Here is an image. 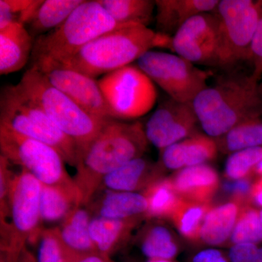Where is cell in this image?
Wrapping results in <instances>:
<instances>
[{"label": "cell", "instance_id": "1", "mask_svg": "<svg viewBox=\"0 0 262 262\" xmlns=\"http://www.w3.org/2000/svg\"><path fill=\"white\" fill-rule=\"evenodd\" d=\"M148 143L145 128L140 121L110 119L79 155L73 179L80 193L81 206L89 205L106 175L143 157Z\"/></svg>", "mask_w": 262, "mask_h": 262}, {"label": "cell", "instance_id": "2", "mask_svg": "<svg viewBox=\"0 0 262 262\" xmlns=\"http://www.w3.org/2000/svg\"><path fill=\"white\" fill-rule=\"evenodd\" d=\"M172 39L146 26L132 24L99 36L58 63L96 79L132 64L155 48L172 49Z\"/></svg>", "mask_w": 262, "mask_h": 262}, {"label": "cell", "instance_id": "3", "mask_svg": "<svg viewBox=\"0 0 262 262\" xmlns=\"http://www.w3.org/2000/svg\"><path fill=\"white\" fill-rule=\"evenodd\" d=\"M256 80L253 75L227 76L200 93L192 104L206 135L222 137L241 122L258 117Z\"/></svg>", "mask_w": 262, "mask_h": 262}, {"label": "cell", "instance_id": "4", "mask_svg": "<svg viewBox=\"0 0 262 262\" xmlns=\"http://www.w3.org/2000/svg\"><path fill=\"white\" fill-rule=\"evenodd\" d=\"M127 26L117 23L98 0H84L59 27L34 39L32 63L63 61L99 36Z\"/></svg>", "mask_w": 262, "mask_h": 262}, {"label": "cell", "instance_id": "5", "mask_svg": "<svg viewBox=\"0 0 262 262\" xmlns=\"http://www.w3.org/2000/svg\"><path fill=\"white\" fill-rule=\"evenodd\" d=\"M18 85L66 136L75 141L78 146V157L110 120L84 111L32 67L24 73Z\"/></svg>", "mask_w": 262, "mask_h": 262}, {"label": "cell", "instance_id": "6", "mask_svg": "<svg viewBox=\"0 0 262 262\" xmlns=\"http://www.w3.org/2000/svg\"><path fill=\"white\" fill-rule=\"evenodd\" d=\"M0 125L48 144L66 163L77 166L78 146L52 121L46 113L17 84H8L0 93Z\"/></svg>", "mask_w": 262, "mask_h": 262}, {"label": "cell", "instance_id": "7", "mask_svg": "<svg viewBox=\"0 0 262 262\" xmlns=\"http://www.w3.org/2000/svg\"><path fill=\"white\" fill-rule=\"evenodd\" d=\"M42 183L22 169L14 176L10 193V218L1 227V262H18L27 243L39 241L42 228Z\"/></svg>", "mask_w": 262, "mask_h": 262}, {"label": "cell", "instance_id": "8", "mask_svg": "<svg viewBox=\"0 0 262 262\" xmlns=\"http://www.w3.org/2000/svg\"><path fill=\"white\" fill-rule=\"evenodd\" d=\"M0 151L10 163L20 165L45 185L77 189L66 170L64 160L53 146L0 125Z\"/></svg>", "mask_w": 262, "mask_h": 262}, {"label": "cell", "instance_id": "9", "mask_svg": "<svg viewBox=\"0 0 262 262\" xmlns=\"http://www.w3.org/2000/svg\"><path fill=\"white\" fill-rule=\"evenodd\" d=\"M113 119L131 121L155 107L158 91L154 82L138 67L130 64L98 80Z\"/></svg>", "mask_w": 262, "mask_h": 262}, {"label": "cell", "instance_id": "10", "mask_svg": "<svg viewBox=\"0 0 262 262\" xmlns=\"http://www.w3.org/2000/svg\"><path fill=\"white\" fill-rule=\"evenodd\" d=\"M213 13L219 23L217 66L232 67L250 58L251 45L259 19L258 3L222 0Z\"/></svg>", "mask_w": 262, "mask_h": 262}, {"label": "cell", "instance_id": "11", "mask_svg": "<svg viewBox=\"0 0 262 262\" xmlns=\"http://www.w3.org/2000/svg\"><path fill=\"white\" fill-rule=\"evenodd\" d=\"M137 65L168 97L182 103H192L208 87L209 72L173 53L149 51Z\"/></svg>", "mask_w": 262, "mask_h": 262}, {"label": "cell", "instance_id": "12", "mask_svg": "<svg viewBox=\"0 0 262 262\" xmlns=\"http://www.w3.org/2000/svg\"><path fill=\"white\" fill-rule=\"evenodd\" d=\"M31 67L40 72L52 85L84 111L100 118L113 119L96 79L52 60H38L32 62Z\"/></svg>", "mask_w": 262, "mask_h": 262}, {"label": "cell", "instance_id": "13", "mask_svg": "<svg viewBox=\"0 0 262 262\" xmlns=\"http://www.w3.org/2000/svg\"><path fill=\"white\" fill-rule=\"evenodd\" d=\"M199 120L192 103L168 98L159 103L145 127L149 142L160 149L195 134Z\"/></svg>", "mask_w": 262, "mask_h": 262}, {"label": "cell", "instance_id": "14", "mask_svg": "<svg viewBox=\"0 0 262 262\" xmlns=\"http://www.w3.org/2000/svg\"><path fill=\"white\" fill-rule=\"evenodd\" d=\"M218 29L214 13L195 15L174 34L172 49L194 64L217 66Z\"/></svg>", "mask_w": 262, "mask_h": 262}, {"label": "cell", "instance_id": "15", "mask_svg": "<svg viewBox=\"0 0 262 262\" xmlns=\"http://www.w3.org/2000/svg\"><path fill=\"white\" fill-rule=\"evenodd\" d=\"M218 148L213 138L195 134L162 149L161 162L170 170H182L214 159Z\"/></svg>", "mask_w": 262, "mask_h": 262}, {"label": "cell", "instance_id": "16", "mask_svg": "<svg viewBox=\"0 0 262 262\" xmlns=\"http://www.w3.org/2000/svg\"><path fill=\"white\" fill-rule=\"evenodd\" d=\"M161 178V166L141 157L131 160L106 175L99 191L144 192L151 184Z\"/></svg>", "mask_w": 262, "mask_h": 262}, {"label": "cell", "instance_id": "17", "mask_svg": "<svg viewBox=\"0 0 262 262\" xmlns=\"http://www.w3.org/2000/svg\"><path fill=\"white\" fill-rule=\"evenodd\" d=\"M84 207L93 216L128 220L137 217L146 218L148 203L142 193L103 190V193L95 195Z\"/></svg>", "mask_w": 262, "mask_h": 262}, {"label": "cell", "instance_id": "18", "mask_svg": "<svg viewBox=\"0 0 262 262\" xmlns=\"http://www.w3.org/2000/svg\"><path fill=\"white\" fill-rule=\"evenodd\" d=\"M155 21L158 32L174 35L188 20L214 11L219 0H156Z\"/></svg>", "mask_w": 262, "mask_h": 262}, {"label": "cell", "instance_id": "19", "mask_svg": "<svg viewBox=\"0 0 262 262\" xmlns=\"http://www.w3.org/2000/svg\"><path fill=\"white\" fill-rule=\"evenodd\" d=\"M169 179L179 198L199 203H210L220 186L218 173L207 164L183 168Z\"/></svg>", "mask_w": 262, "mask_h": 262}, {"label": "cell", "instance_id": "20", "mask_svg": "<svg viewBox=\"0 0 262 262\" xmlns=\"http://www.w3.org/2000/svg\"><path fill=\"white\" fill-rule=\"evenodd\" d=\"M34 42L25 26L19 22L0 31V75L24 68L32 56Z\"/></svg>", "mask_w": 262, "mask_h": 262}, {"label": "cell", "instance_id": "21", "mask_svg": "<svg viewBox=\"0 0 262 262\" xmlns=\"http://www.w3.org/2000/svg\"><path fill=\"white\" fill-rule=\"evenodd\" d=\"M144 218L112 220L93 216L90 224V234L97 252L110 258L114 252L126 242L132 231Z\"/></svg>", "mask_w": 262, "mask_h": 262}, {"label": "cell", "instance_id": "22", "mask_svg": "<svg viewBox=\"0 0 262 262\" xmlns=\"http://www.w3.org/2000/svg\"><path fill=\"white\" fill-rule=\"evenodd\" d=\"M244 206L233 201L211 208L203 221L200 239L210 246L225 244L232 235Z\"/></svg>", "mask_w": 262, "mask_h": 262}, {"label": "cell", "instance_id": "23", "mask_svg": "<svg viewBox=\"0 0 262 262\" xmlns=\"http://www.w3.org/2000/svg\"><path fill=\"white\" fill-rule=\"evenodd\" d=\"M83 1L42 0L24 26L33 39H37L59 27Z\"/></svg>", "mask_w": 262, "mask_h": 262}, {"label": "cell", "instance_id": "24", "mask_svg": "<svg viewBox=\"0 0 262 262\" xmlns=\"http://www.w3.org/2000/svg\"><path fill=\"white\" fill-rule=\"evenodd\" d=\"M93 215L86 207L79 206L62 221L57 227L62 241L80 256L98 253L90 234Z\"/></svg>", "mask_w": 262, "mask_h": 262}, {"label": "cell", "instance_id": "25", "mask_svg": "<svg viewBox=\"0 0 262 262\" xmlns=\"http://www.w3.org/2000/svg\"><path fill=\"white\" fill-rule=\"evenodd\" d=\"M81 206L77 189L45 185L42 184L40 214L42 222L63 221L71 212Z\"/></svg>", "mask_w": 262, "mask_h": 262}, {"label": "cell", "instance_id": "26", "mask_svg": "<svg viewBox=\"0 0 262 262\" xmlns=\"http://www.w3.org/2000/svg\"><path fill=\"white\" fill-rule=\"evenodd\" d=\"M117 23L146 26L152 20L155 2L151 0H98Z\"/></svg>", "mask_w": 262, "mask_h": 262}, {"label": "cell", "instance_id": "27", "mask_svg": "<svg viewBox=\"0 0 262 262\" xmlns=\"http://www.w3.org/2000/svg\"><path fill=\"white\" fill-rule=\"evenodd\" d=\"M211 208L210 203H199L181 198L170 219L185 238L198 241L203 221Z\"/></svg>", "mask_w": 262, "mask_h": 262}, {"label": "cell", "instance_id": "28", "mask_svg": "<svg viewBox=\"0 0 262 262\" xmlns=\"http://www.w3.org/2000/svg\"><path fill=\"white\" fill-rule=\"evenodd\" d=\"M142 194L148 203L146 218L170 219L181 201L169 179L156 181Z\"/></svg>", "mask_w": 262, "mask_h": 262}, {"label": "cell", "instance_id": "29", "mask_svg": "<svg viewBox=\"0 0 262 262\" xmlns=\"http://www.w3.org/2000/svg\"><path fill=\"white\" fill-rule=\"evenodd\" d=\"M141 249L149 258L171 259L177 256L179 246L167 227L152 225L144 229L141 238Z\"/></svg>", "mask_w": 262, "mask_h": 262}, {"label": "cell", "instance_id": "30", "mask_svg": "<svg viewBox=\"0 0 262 262\" xmlns=\"http://www.w3.org/2000/svg\"><path fill=\"white\" fill-rule=\"evenodd\" d=\"M221 146L227 152L262 146V121L258 117L239 123L222 136Z\"/></svg>", "mask_w": 262, "mask_h": 262}, {"label": "cell", "instance_id": "31", "mask_svg": "<svg viewBox=\"0 0 262 262\" xmlns=\"http://www.w3.org/2000/svg\"><path fill=\"white\" fill-rule=\"evenodd\" d=\"M37 262H76L81 256L62 241L58 229H43L39 236Z\"/></svg>", "mask_w": 262, "mask_h": 262}, {"label": "cell", "instance_id": "32", "mask_svg": "<svg viewBox=\"0 0 262 262\" xmlns=\"http://www.w3.org/2000/svg\"><path fill=\"white\" fill-rule=\"evenodd\" d=\"M230 239L233 245L262 242V224L257 209L248 205L242 207Z\"/></svg>", "mask_w": 262, "mask_h": 262}, {"label": "cell", "instance_id": "33", "mask_svg": "<svg viewBox=\"0 0 262 262\" xmlns=\"http://www.w3.org/2000/svg\"><path fill=\"white\" fill-rule=\"evenodd\" d=\"M261 160L262 146L235 151L226 163V177L237 181L247 178Z\"/></svg>", "mask_w": 262, "mask_h": 262}, {"label": "cell", "instance_id": "34", "mask_svg": "<svg viewBox=\"0 0 262 262\" xmlns=\"http://www.w3.org/2000/svg\"><path fill=\"white\" fill-rule=\"evenodd\" d=\"M34 0H0V31L20 19Z\"/></svg>", "mask_w": 262, "mask_h": 262}, {"label": "cell", "instance_id": "35", "mask_svg": "<svg viewBox=\"0 0 262 262\" xmlns=\"http://www.w3.org/2000/svg\"><path fill=\"white\" fill-rule=\"evenodd\" d=\"M258 5L259 19L251 42L250 54V58L254 62L255 71L253 76L256 80L262 73V1L258 2Z\"/></svg>", "mask_w": 262, "mask_h": 262}, {"label": "cell", "instance_id": "36", "mask_svg": "<svg viewBox=\"0 0 262 262\" xmlns=\"http://www.w3.org/2000/svg\"><path fill=\"white\" fill-rule=\"evenodd\" d=\"M257 245L251 244H234L229 249V262H252L257 253Z\"/></svg>", "mask_w": 262, "mask_h": 262}, {"label": "cell", "instance_id": "37", "mask_svg": "<svg viewBox=\"0 0 262 262\" xmlns=\"http://www.w3.org/2000/svg\"><path fill=\"white\" fill-rule=\"evenodd\" d=\"M253 184H251L248 179H241L233 184H227L226 189L230 191L233 194V201L244 205L245 202L250 199L251 188Z\"/></svg>", "mask_w": 262, "mask_h": 262}, {"label": "cell", "instance_id": "38", "mask_svg": "<svg viewBox=\"0 0 262 262\" xmlns=\"http://www.w3.org/2000/svg\"><path fill=\"white\" fill-rule=\"evenodd\" d=\"M189 262H229L228 253L215 248H208L195 253Z\"/></svg>", "mask_w": 262, "mask_h": 262}, {"label": "cell", "instance_id": "39", "mask_svg": "<svg viewBox=\"0 0 262 262\" xmlns=\"http://www.w3.org/2000/svg\"><path fill=\"white\" fill-rule=\"evenodd\" d=\"M250 200L252 201L255 204L262 207V178L256 180L253 183L251 188V194H250Z\"/></svg>", "mask_w": 262, "mask_h": 262}, {"label": "cell", "instance_id": "40", "mask_svg": "<svg viewBox=\"0 0 262 262\" xmlns=\"http://www.w3.org/2000/svg\"><path fill=\"white\" fill-rule=\"evenodd\" d=\"M110 258L100 253H94L81 256L76 262H108Z\"/></svg>", "mask_w": 262, "mask_h": 262}, {"label": "cell", "instance_id": "41", "mask_svg": "<svg viewBox=\"0 0 262 262\" xmlns=\"http://www.w3.org/2000/svg\"><path fill=\"white\" fill-rule=\"evenodd\" d=\"M18 262H37V258H35L32 253L29 252L27 248H26L24 250Z\"/></svg>", "mask_w": 262, "mask_h": 262}, {"label": "cell", "instance_id": "42", "mask_svg": "<svg viewBox=\"0 0 262 262\" xmlns=\"http://www.w3.org/2000/svg\"><path fill=\"white\" fill-rule=\"evenodd\" d=\"M252 262H262V248H258L257 253Z\"/></svg>", "mask_w": 262, "mask_h": 262}, {"label": "cell", "instance_id": "43", "mask_svg": "<svg viewBox=\"0 0 262 262\" xmlns=\"http://www.w3.org/2000/svg\"><path fill=\"white\" fill-rule=\"evenodd\" d=\"M147 262H175L171 259H163V258H150Z\"/></svg>", "mask_w": 262, "mask_h": 262}, {"label": "cell", "instance_id": "44", "mask_svg": "<svg viewBox=\"0 0 262 262\" xmlns=\"http://www.w3.org/2000/svg\"><path fill=\"white\" fill-rule=\"evenodd\" d=\"M254 171L262 178V160L258 164L257 166L255 168Z\"/></svg>", "mask_w": 262, "mask_h": 262}, {"label": "cell", "instance_id": "45", "mask_svg": "<svg viewBox=\"0 0 262 262\" xmlns=\"http://www.w3.org/2000/svg\"><path fill=\"white\" fill-rule=\"evenodd\" d=\"M260 218H261V224H262V211H261V212H260Z\"/></svg>", "mask_w": 262, "mask_h": 262}, {"label": "cell", "instance_id": "46", "mask_svg": "<svg viewBox=\"0 0 262 262\" xmlns=\"http://www.w3.org/2000/svg\"><path fill=\"white\" fill-rule=\"evenodd\" d=\"M108 262H115V261H113V260L111 259V258H110V259H108Z\"/></svg>", "mask_w": 262, "mask_h": 262}]
</instances>
